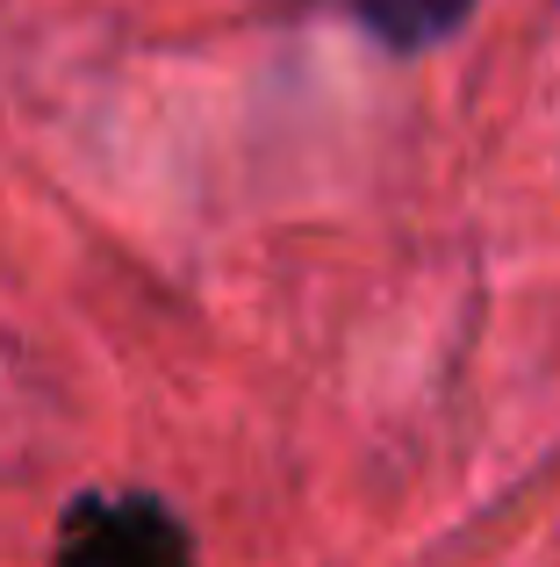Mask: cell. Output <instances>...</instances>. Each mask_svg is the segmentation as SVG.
Masks as SVG:
<instances>
[{"label": "cell", "mask_w": 560, "mask_h": 567, "mask_svg": "<svg viewBox=\"0 0 560 567\" xmlns=\"http://www.w3.org/2000/svg\"><path fill=\"white\" fill-rule=\"evenodd\" d=\"M352 8L388 51H432L475 14V0H352Z\"/></svg>", "instance_id": "obj_2"}, {"label": "cell", "mask_w": 560, "mask_h": 567, "mask_svg": "<svg viewBox=\"0 0 560 567\" xmlns=\"http://www.w3.org/2000/svg\"><path fill=\"white\" fill-rule=\"evenodd\" d=\"M195 554L187 525L158 496H80L58 525V560L80 567H173Z\"/></svg>", "instance_id": "obj_1"}]
</instances>
